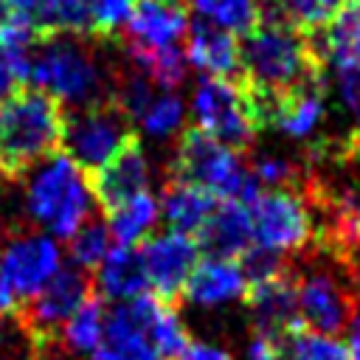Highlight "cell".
Masks as SVG:
<instances>
[{
  "label": "cell",
  "instance_id": "cell-19",
  "mask_svg": "<svg viewBox=\"0 0 360 360\" xmlns=\"http://www.w3.org/2000/svg\"><path fill=\"white\" fill-rule=\"evenodd\" d=\"M197 245L211 253V256H228L239 259L250 245V217H248V202L236 200H222L202 231L197 233Z\"/></svg>",
  "mask_w": 360,
  "mask_h": 360
},
{
  "label": "cell",
  "instance_id": "cell-23",
  "mask_svg": "<svg viewBox=\"0 0 360 360\" xmlns=\"http://www.w3.org/2000/svg\"><path fill=\"white\" fill-rule=\"evenodd\" d=\"M158 222H160V200L152 188L132 194L107 208V228L115 245H129V248L141 245L146 236L155 233Z\"/></svg>",
  "mask_w": 360,
  "mask_h": 360
},
{
  "label": "cell",
  "instance_id": "cell-5",
  "mask_svg": "<svg viewBox=\"0 0 360 360\" xmlns=\"http://www.w3.org/2000/svg\"><path fill=\"white\" fill-rule=\"evenodd\" d=\"M174 180H186L208 191L214 200L248 202L259 186L239 149L205 135L202 129H186L172 158Z\"/></svg>",
  "mask_w": 360,
  "mask_h": 360
},
{
  "label": "cell",
  "instance_id": "cell-40",
  "mask_svg": "<svg viewBox=\"0 0 360 360\" xmlns=\"http://www.w3.org/2000/svg\"><path fill=\"white\" fill-rule=\"evenodd\" d=\"M14 304H17V298L11 295V290L3 284V278H0V321H6L11 312H14Z\"/></svg>",
  "mask_w": 360,
  "mask_h": 360
},
{
  "label": "cell",
  "instance_id": "cell-9",
  "mask_svg": "<svg viewBox=\"0 0 360 360\" xmlns=\"http://www.w3.org/2000/svg\"><path fill=\"white\" fill-rule=\"evenodd\" d=\"M65 267V250L45 231H20L0 242V278L14 298H34Z\"/></svg>",
  "mask_w": 360,
  "mask_h": 360
},
{
  "label": "cell",
  "instance_id": "cell-43",
  "mask_svg": "<svg viewBox=\"0 0 360 360\" xmlns=\"http://www.w3.org/2000/svg\"><path fill=\"white\" fill-rule=\"evenodd\" d=\"M0 242H3V239H0Z\"/></svg>",
  "mask_w": 360,
  "mask_h": 360
},
{
  "label": "cell",
  "instance_id": "cell-13",
  "mask_svg": "<svg viewBox=\"0 0 360 360\" xmlns=\"http://www.w3.org/2000/svg\"><path fill=\"white\" fill-rule=\"evenodd\" d=\"M87 298L90 281L84 270L65 264L34 298H28V329L34 335H53Z\"/></svg>",
  "mask_w": 360,
  "mask_h": 360
},
{
  "label": "cell",
  "instance_id": "cell-33",
  "mask_svg": "<svg viewBox=\"0 0 360 360\" xmlns=\"http://www.w3.org/2000/svg\"><path fill=\"white\" fill-rule=\"evenodd\" d=\"M132 6H135V0H87L93 34L112 37L115 31H121L127 17H129V11H132Z\"/></svg>",
  "mask_w": 360,
  "mask_h": 360
},
{
  "label": "cell",
  "instance_id": "cell-41",
  "mask_svg": "<svg viewBox=\"0 0 360 360\" xmlns=\"http://www.w3.org/2000/svg\"><path fill=\"white\" fill-rule=\"evenodd\" d=\"M8 17H11V8L6 6V0H0V28L6 25V20H8Z\"/></svg>",
  "mask_w": 360,
  "mask_h": 360
},
{
  "label": "cell",
  "instance_id": "cell-25",
  "mask_svg": "<svg viewBox=\"0 0 360 360\" xmlns=\"http://www.w3.org/2000/svg\"><path fill=\"white\" fill-rule=\"evenodd\" d=\"M186 112H188V107H186V101L177 90L158 87L152 93V98L146 101V107L138 112L135 124L152 141H169V138L180 135V129L186 124Z\"/></svg>",
  "mask_w": 360,
  "mask_h": 360
},
{
  "label": "cell",
  "instance_id": "cell-18",
  "mask_svg": "<svg viewBox=\"0 0 360 360\" xmlns=\"http://www.w3.org/2000/svg\"><path fill=\"white\" fill-rule=\"evenodd\" d=\"M90 360H169L143 332L129 301L107 312V332Z\"/></svg>",
  "mask_w": 360,
  "mask_h": 360
},
{
  "label": "cell",
  "instance_id": "cell-29",
  "mask_svg": "<svg viewBox=\"0 0 360 360\" xmlns=\"http://www.w3.org/2000/svg\"><path fill=\"white\" fill-rule=\"evenodd\" d=\"M112 245H115V242H112V236H110L107 222L87 219V222H82V225L68 236V259H70L73 267H79V270H96L98 262L110 253Z\"/></svg>",
  "mask_w": 360,
  "mask_h": 360
},
{
  "label": "cell",
  "instance_id": "cell-14",
  "mask_svg": "<svg viewBox=\"0 0 360 360\" xmlns=\"http://www.w3.org/2000/svg\"><path fill=\"white\" fill-rule=\"evenodd\" d=\"M152 160L146 155V149L141 146V141L132 135L121 152L107 160L101 169L93 172V197L96 202H101L104 208L132 197V194H141V191H149L152 188Z\"/></svg>",
  "mask_w": 360,
  "mask_h": 360
},
{
  "label": "cell",
  "instance_id": "cell-22",
  "mask_svg": "<svg viewBox=\"0 0 360 360\" xmlns=\"http://www.w3.org/2000/svg\"><path fill=\"white\" fill-rule=\"evenodd\" d=\"M96 287L112 304H124V301H132V298L149 292L138 248L112 245L110 253L96 267Z\"/></svg>",
  "mask_w": 360,
  "mask_h": 360
},
{
  "label": "cell",
  "instance_id": "cell-10",
  "mask_svg": "<svg viewBox=\"0 0 360 360\" xmlns=\"http://www.w3.org/2000/svg\"><path fill=\"white\" fill-rule=\"evenodd\" d=\"M138 256H141L146 290H152V295L172 298L183 292L200 259V245L194 236L166 228L160 233L155 231L152 236H146L138 248Z\"/></svg>",
  "mask_w": 360,
  "mask_h": 360
},
{
  "label": "cell",
  "instance_id": "cell-6",
  "mask_svg": "<svg viewBox=\"0 0 360 360\" xmlns=\"http://www.w3.org/2000/svg\"><path fill=\"white\" fill-rule=\"evenodd\" d=\"M188 112L197 129L233 149L250 146L262 129L248 84L228 76H202L191 87Z\"/></svg>",
  "mask_w": 360,
  "mask_h": 360
},
{
  "label": "cell",
  "instance_id": "cell-38",
  "mask_svg": "<svg viewBox=\"0 0 360 360\" xmlns=\"http://www.w3.org/2000/svg\"><path fill=\"white\" fill-rule=\"evenodd\" d=\"M346 354L349 360H360V298L352 304V312L346 318Z\"/></svg>",
  "mask_w": 360,
  "mask_h": 360
},
{
  "label": "cell",
  "instance_id": "cell-30",
  "mask_svg": "<svg viewBox=\"0 0 360 360\" xmlns=\"http://www.w3.org/2000/svg\"><path fill=\"white\" fill-rule=\"evenodd\" d=\"M290 360H349L346 343L338 335L315 332L307 326H295L284 335Z\"/></svg>",
  "mask_w": 360,
  "mask_h": 360
},
{
  "label": "cell",
  "instance_id": "cell-24",
  "mask_svg": "<svg viewBox=\"0 0 360 360\" xmlns=\"http://www.w3.org/2000/svg\"><path fill=\"white\" fill-rule=\"evenodd\" d=\"M107 332V307H101L98 301L87 298L59 329V346L65 349L68 357L73 360H90L96 354V349L101 346Z\"/></svg>",
  "mask_w": 360,
  "mask_h": 360
},
{
  "label": "cell",
  "instance_id": "cell-3",
  "mask_svg": "<svg viewBox=\"0 0 360 360\" xmlns=\"http://www.w3.org/2000/svg\"><path fill=\"white\" fill-rule=\"evenodd\" d=\"M25 82L34 90L51 96L59 107H90L110 98V84L98 56L82 42V37L42 34L25 62Z\"/></svg>",
  "mask_w": 360,
  "mask_h": 360
},
{
  "label": "cell",
  "instance_id": "cell-8",
  "mask_svg": "<svg viewBox=\"0 0 360 360\" xmlns=\"http://www.w3.org/2000/svg\"><path fill=\"white\" fill-rule=\"evenodd\" d=\"M129 138H132V127L127 115L107 98L68 112L59 146L79 169L96 172L107 160H112Z\"/></svg>",
  "mask_w": 360,
  "mask_h": 360
},
{
  "label": "cell",
  "instance_id": "cell-11",
  "mask_svg": "<svg viewBox=\"0 0 360 360\" xmlns=\"http://www.w3.org/2000/svg\"><path fill=\"white\" fill-rule=\"evenodd\" d=\"M248 290H250V278L239 259L208 253V256L197 259V264L183 287V295L194 309L219 312V309H228V307L245 301Z\"/></svg>",
  "mask_w": 360,
  "mask_h": 360
},
{
  "label": "cell",
  "instance_id": "cell-17",
  "mask_svg": "<svg viewBox=\"0 0 360 360\" xmlns=\"http://www.w3.org/2000/svg\"><path fill=\"white\" fill-rule=\"evenodd\" d=\"M183 39H186V45H183L186 62L191 68H197L202 76H228L231 79L242 70L236 34L197 20L194 25H188Z\"/></svg>",
  "mask_w": 360,
  "mask_h": 360
},
{
  "label": "cell",
  "instance_id": "cell-16",
  "mask_svg": "<svg viewBox=\"0 0 360 360\" xmlns=\"http://www.w3.org/2000/svg\"><path fill=\"white\" fill-rule=\"evenodd\" d=\"M248 307L259 335L281 340L290 329L298 326V304H295V281L290 273H278L273 278L256 281L248 290Z\"/></svg>",
  "mask_w": 360,
  "mask_h": 360
},
{
  "label": "cell",
  "instance_id": "cell-32",
  "mask_svg": "<svg viewBox=\"0 0 360 360\" xmlns=\"http://www.w3.org/2000/svg\"><path fill=\"white\" fill-rule=\"evenodd\" d=\"M250 174L256 180V186H264V188H287V186L295 183L298 166L290 158H284V155L267 152V155H259L250 163Z\"/></svg>",
  "mask_w": 360,
  "mask_h": 360
},
{
  "label": "cell",
  "instance_id": "cell-1",
  "mask_svg": "<svg viewBox=\"0 0 360 360\" xmlns=\"http://www.w3.org/2000/svg\"><path fill=\"white\" fill-rule=\"evenodd\" d=\"M239 59L245 84L267 96L287 93L321 76L312 39L276 11L262 14V20L245 34Z\"/></svg>",
  "mask_w": 360,
  "mask_h": 360
},
{
  "label": "cell",
  "instance_id": "cell-20",
  "mask_svg": "<svg viewBox=\"0 0 360 360\" xmlns=\"http://www.w3.org/2000/svg\"><path fill=\"white\" fill-rule=\"evenodd\" d=\"M315 56L332 70H360V0H346L323 25Z\"/></svg>",
  "mask_w": 360,
  "mask_h": 360
},
{
  "label": "cell",
  "instance_id": "cell-27",
  "mask_svg": "<svg viewBox=\"0 0 360 360\" xmlns=\"http://www.w3.org/2000/svg\"><path fill=\"white\" fill-rule=\"evenodd\" d=\"M197 20L225 28L231 34H248L264 14V0H188Z\"/></svg>",
  "mask_w": 360,
  "mask_h": 360
},
{
  "label": "cell",
  "instance_id": "cell-28",
  "mask_svg": "<svg viewBox=\"0 0 360 360\" xmlns=\"http://www.w3.org/2000/svg\"><path fill=\"white\" fill-rule=\"evenodd\" d=\"M34 22L42 34H62V37H84L93 34L87 0H42Z\"/></svg>",
  "mask_w": 360,
  "mask_h": 360
},
{
  "label": "cell",
  "instance_id": "cell-2",
  "mask_svg": "<svg viewBox=\"0 0 360 360\" xmlns=\"http://www.w3.org/2000/svg\"><path fill=\"white\" fill-rule=\"evenodd\" d=\"M20 205L37 231L68 239L82 222L90 219L96 197L87 172L79 169L65 152H51L22 174Z\"/></svg>",
  "mask_w": 360,
  "mask_h": 360
},
{
  "label": "cell",
  "instance_id": "cell-7",
  "mask_svg": "<svg viewBox=\"0 0 360 360\" xmlns=\"http://www.w3.org/2000/svg\"><path fill=\"white\" fill-rule=\"evenodd\" d=\"M250 239L256 248L287 256L304 250L315 236L312 205L295 188H267L248 200Z\"/></svg>",
  "mask_w": 360,
  "mask_h": 360
},
{
  "label": "cell",
  "instance_id": "cell-42",
  "mask_svg": "<svg viewBox=\"0 0 360 360\" xmlns=\"http://www.w3.org/2000/svg\"><path fill=\"white\" fill-rule=\"evenodd\" d=\"M172 3H177V0H172Z\"/></svg>",
  "mask_w": 360,
  "mask_h": 360
},
{
  "label": "cell",
  "instance_id": "cell-12",
  "mask_svg": "<svg viewBox=\"0 0 360 360\" xmlns=\"http://www.w3.org/2000/svg\"><path fill=\"white\" fill-rule=\"evenodd\" d=\"M295 304H298V326L338 335L346 326L352 312V298L340 278L329 270H309L301 281H295Z\"/></svg>",
  "mask_w": 360,
  "mask_h": 360
},
{
  "label": "cell",
  "instance_id": "cell-4",
  "mask_svg": "<svg viewBox=\"0 0 360 360\" xmlns=\"http://www.w3.org/2000/svg\"><path fill=\"white\" fill-rule=\"evenodd\" d=\"M62 107L28 87L14 90L0 104V174L22 177L34 163L56 152L62 141Z\"/></svg>",
  "mask_w": 360,
  "mask_h": 360
},
{
  "label": "cell",
  "instance_id": "cell-34",
  "mask_svg": "<svg viewBox=\"0 0 360 360\" xmlns=\"http://www.w3.org/2000/svg\"><path fill=\"white\" fill-rule=\"evenodd\" d=\"M335 90L340 107L360 129V70H335Z\"/></svg>",
  "mask_w": 360,
  "mask_h": 360
},
{
  "label": "cell",
  "instance_id": "cell-37",
  "mask_svg": "<svg viewBox=\"0 0 360 360\" xmlns=\"http://www.w3.org/2000/svg\"><path fill=\"white\" fill-rule=\"evenodd\" d=\"M242 360H290V354H287V349H284L276 338L256 335V338L248 343Z\"/></svg>",
  "mask_w": 360,
  "mask_h": 360
},
{
  "label": "cell",
  "instance_id": "cell-31",
  "mask_svg": "<svg viewBox=\"0 0 360 360\" xmlns=\"http://www.w3.org/2000/svg\"><path fill=\"white\" fill-rule=\"evenodd\" d=\"M346 0H273V11L298 25L301 31L323 28Z\"/></svg>",
  "mask_w": 360,
  "mask_h": 360
},
{
  "label": "cell",
  "instance_id": "cell-36",
  "mask_svg": "<svg viewBox=\"0 0 360 360\" xmlns=\"http://www.w3.org/2000/svg\"><path fill=\"white\" fill-rule=\"evenodd\" d=\"M20 82H25V62L0 48V104L17 90Z\"/></svg>",
  "mask_w": 360,
  "mask_h": 360
},
{
  "label": "cell",
  "instance_id": "cell-21",
  "mask_svg": "<svg viewBox=\"0 0 360 360\" xmlns=\"http://www.w3.org/2000/svg\"><path fill=\"white\" fill-rule=\"evenodd\" d=\"M158 200H160V222H166L169 231L188 233L194 239L217 208V200L208 191L186 180H172L163 197Z\"/></svg>",
  "mask_w": 360,
  "mask_h": 360
},
{
  "label": "cell",
  "instance_id": "cell-35",
  "mask_svg": "<svg viewBox=\"0 0 360 360\" xmlns=\"http://www.w3.org/2000/svg\"><path fill=\"white\" fill-rule=\"evenodd\" d=\"M172 360H233V354L219 340H208V338H194L191 340L188 338Z\"/></svg>",
  "mask_w": 360,
  "mask_h": 360
},
{
  "label": "cell",
  "instance_id": "cell-15",
  "mask_svg": "<svg viewBox=\"0 0 360 360\" xmlns=\"http://www.w3.org/2000/svg\"><path fill=\"white\" fill-rule=\"evenodd\" d=\"M188 31L186 11L172 0H141L124 22V45L141 51H160L180 45Z\"/></svg>",
  "mask_w": 360,
  "mask_h": 360
},
{
  "label": "cell",
  "instance_id": "cell-26",
  "mask_svg": "<svg viewBox=\"0 0 360 360\" xmlns=\"http://www.w3.org/2000/svg\"><path fill=\"white\" fill-rule=\"evenodd\" d=\"M124 56L129 59L132 68L146 73L163 90H177L186 82L188 62H186V53H183L180 45L160 48V51H141V48H127L124 45Z\"/></svg>",
  "mask_w": 360,
  "mask_h": 360
},
{
  "label": "cell",
  "instance_id": "cell-39",
  "mask_svg": "<svg viewBox=\"0 0 360 360\" xmlns=\"http://www.w3.org/2000/svg\"><path fill=\"white\" fill-rule=\"evenodd\" d=\"M39 3H42V0H6V6H8L11 11L25 14V17H31V20H34V14H37Z\"/></svg>",
  "mask_w": 360,
  "mask_h": 360
}]
</instances>
